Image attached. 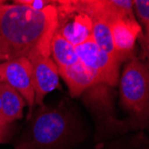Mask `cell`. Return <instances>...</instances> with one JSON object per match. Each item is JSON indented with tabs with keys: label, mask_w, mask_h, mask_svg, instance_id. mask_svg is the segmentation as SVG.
I'll return each instance as SVG.
<instances>
[{
	"label": "cell",
	"mask_w": 149,
	"mask_h": 149,
	"mask_svg": "<svg viewBox=\"0 0 149 149\" xmlns=\"http://www.w3.org/2000/svg\"><path fill=\"white\" fill-rule=\"evenodd\" d=\"M50 55L57 68H66L78 63L79 57L75 51V47L70 44L56 31L51 41Z\"/></svg>",
	"instance_id": "cell-12"
},
{
	"label": "cell",
	"mask_w": 149,
	"mask_h": 149,
	"mask_svg": "<svg viewBox=\"0 0 149 149\" xmlns=\"http://www.w3.org/2000/svg\"><path fill=\"white\" fill-rule=\"evenodd\" d=\"M9 125L0 120V143H3L6 140L9 133Z\"/></svg>",
	"instance_id": "cell-16"
},
{
	"label": "cell",
	"mask_w": 149,
	"mask_h": 149,
	"mask_svg": "<svg viewBox=\"0 0 149 149\" xmlns=\"http://www.w3.org/2000/svg\"><path fill=\"white\" fill-rule=\"evenodd\" d=\"M110 29L113 47L123 60L131 54L137 38L141 34V27L136 20H117L110 24Z\"/></svg>",
	"instance_id": "cell-8"
},
{
	"label": "cell",
	"mask_w": 149,
	"mask_h": 149,
	"mask_svg": "<svg viewBox=\"0 0 149 149\" xmlns=\"http://www.w3.org/2000/svg\"><path fill=\"white\" fill-rule=\"evenodd\" d=\"M34 104L41 106L47 95L59 85L58 68L51 57L38 56L31 60Z\"/></svg>",
	"instance_id": "cell-7"
},
{
	"label": "cell",
	"mask_w": 149,
	"mask_h": 149,
	"mask_svg": "<svg viewBox=\"0 0 149 149\" xmlns=\"http://www.w3.org/2000/svg\"><path fill=\"white\" fill-rule=\"evenodd\" d=\"M30 118L15 149H59L72 134V117L66 109L42 104Z\"/></svg>",
	"instance_id": "cell-2"
},
{
	"label": "cell",
	"mask_w": 149,
	"mask_h": 149,
	"mask_svg": "<svg viewBox=\"0 0 149 149\" xmlns=\"http://www.w3.org/2000/svg\"><path fill=\"white\" fill-rule=\"evenodd\" d=\"M121 103L139 118L147 116L149 107L148 64L133 59L124 68L120 81Z\"/></svg>",
	"instance_id": "cell-3"
},
{
	"label": "cell",
	"mask_w": 149,
	"mask_h": 149,
	"mask_svg": "<svg viewBox=\"0 0 149 149\" xmlns=\"http://www.w3.org/2000/svg\"><path fill=\"white\" fill-rule=\"evenodd\" d=\"M92 20L83 13H76L71 21L57 27L56 31L70 44L77 47L85 43L92 37Z\"/></svg>",
	"instance_id": "cell-10"
},
{
	"label": "cell",
	"mask_w": 149,
	"mask_h": 149,
	"mask_svg": "<svg viewBox=\"0 0 149 149\" xmlns=\"http://www.w3.org/2000/svg\"><path fill=\"white\" fill-rule=\"evenodd\" d=\"M92 37L96 44L106 53L110 54L119 62L121 61L119 54L115 50L113 43V37L110 29V23L103 20L94 21Z\"/></svg>",
	"instance_id": "cell-13"
},
{
	"label": "cell",
	"mask_w": 149,
	"mask_h": 149,
	"mask_svg": "<svg viewBox=\"0 0 149 149\" xmlns=\"http://www.w3.org/2000/svg\"><path fill=\"white\" fill-rule=\"evenodd\" d=\"M0 97H1V114L0 120L6 124L20 120L23 115V108L26 104L20 93L6 82L0 81Z\"/></svg>",
	"instance_id": "cell-11"
},
{
	"label": "cell",
	"mask_w": 149,
	"mask_h": 149,
	"mask_svg": "<svg viewBox=\"0 0 149 149\" xmlns=\"http://www.w3.org/2000/svg\"><path fill=\"white\" fill-rule=\"evenodd\" d=\"M57 27L56 5L39 11L15 3L0 5V38L8 61L50 57L51 41Z\"/></svg>",
	"instance_id": "cell-1"
},
{
	"label": "cell",
	"mask_w": 149,
	"mask_h": 149,
	"mask_svg": "<svg viewBox=\"0 0 149 149\" xmlns=\"http://www.w3.org/2000/svg\"><path fill=\"white\" fill-rule=\"evenodd\" d=\"M6 61H8L7 52H6V48L2 41V39L0 38V63H3Z\"/></svg>",
	"instance_id": "cell-17"
},
{
	"label": "cell",
	"mask_w": 149,
	"mask_h": 149,
	"mask_svg": "<svg viewBox=\"0 0 149 149\" xmlns=\"http://www.w3.org/2000/svg\"><path fill=\"white\" fill-rule=\"evenodd\" d=\"M13 3L25 6L33 10H43L48 6L56 5L57 1H49V0H16Z\"/></svg>",
	"instance_id": "cell-15"
},
{
	"label": "cell",
	"mask_w": 149,
	"mask_h": 149,
	"mask_svg": "<svg viewBox=\"0 0 149 149\" xmlns=\"http://www.w3.org/2000/svg\"><path fill=\"white\" fill-rule=\"evenodd\" d=\"M0 114H1V97H0Z\"/></svg>",
	"instance_id": "cell-19"
},
{
	"label": "cell",
	"mask_w": 149,
	"mask_h": 149,
	"mask_svg": "<svg viewBox=\"0 0 149 149\" xmlns=\"http://www.w3.org/2000/svg\"><path fill=\"white\" fill-rule=\"evenodd\" d=\"M133 10L140 21L141 24L145 27L146 31V42L148 45V33H149V1L148 0H134Z\"/></svg>",
	"instance_id": "cell-14"
},
{
	"label": "cell",
	"mask_w": 149,
	"mask_h": 149,
	"mask_svg": "<svg viewBox=\"0 0 149 149\" xmlns=\"http://www.w3.org/2000/svg\"><path fill=\"white\" fill-rule=\"evenodd\" d=\"M58 17L83 13L92 22L103 20L110 24L117 20H136L131 0H71L57 1Z\"/></svg>",
	"instance_id": "cell-4"
},
{
	"label": "cell",
	"mask_w": 149,
	"mask_h": 149,
	"mask_svg": "<svg viewBox=\"0 0 149 149\" xmlns=\"http://www.w3.org/2000/svg\"><path fill=\"white\" fill-rule=\"evenodd\" d=\"M58 73L64 79L73 97L79 96L87 88L100 83L98 79L80 61L66 68H58Z\"/></svg>",
	"instance_id": "cell-9"
},
{
	"label": "cell",
	"mask_w": 149,
	"mask_h": 149,
	"mask_svg": "<svg viewBox=\"0 0 149 149\" xmlns=\"http://www.w3.org/2000/svg\"><path fill=\"white\" fill-rule=\"evenodd\" d=\"M0 81L6 82L24 98L29 105L30 118L34 105V90L32 87V66L29 59L20 57L0 63Z\"/></svg>",
	"instance_id": "cell-6"
},
{
	"label": "cell",
	"mask_w": 149,
	"mask_h": 149,
	"mask_svg": "<svg viewBox=\"0 0 149 149\" xmlns=\"http://www.w3.org/2000/svg\"><path fill=\"white\" fill-rule=\"evenodd\" d=\"M79 60L96 76L100 83L116 86L119 77V61L100 48L91 37L88 41L75 47Z\"/></svg>",
	"instance_id": "cell-5"
},
{
	"label": "cell",
	"mask_w": 149,
	"mask_h": 149,
	"mask_svg": "<svg viewBox=\"0 0 149 149\" xmlns=\"http://www.w3.org/2000/svg\"><path fill=\"white\" fill-rule=\"evenodd\" d=\"M6 3V1H5V0H0V5H3Z\"/></svg>",
	"instance_id": "cell-18"
}]
</instances>
